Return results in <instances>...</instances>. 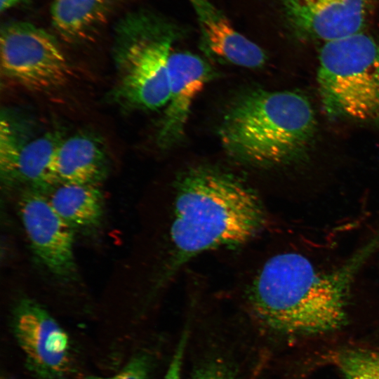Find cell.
Masks as SVG:
<instances>
[{
  "mask_svg": "<svg viewBox=\"0 0 379 379\" xmlns=\"http://www.w3.org/2000/svg\"><path fill=\"white\" fill-rule=\"evenodd\" d=\"M379 250V230L341 265L318 270L302 254L285 252L266 260L248 291L253 314L286 333H319L344 323L347 300L358 272Z\"/></svg>",
  "mask_w": 379,
  "mask_h": 379,
  "instance_id": "1",
  "label": "cell"
},
{
  "mask_svg": "<svg viewBox=\"0 0 379 379\" xmlns=\"http://www.w3.org/2000/svg\"><path fill=\"white\" fill-rule=\"evenodd\" d=\"M264 222L258 197L241 179L215 167L190 168L175 185L168 272L204 251L247 241Z\"/></svg>",
  "mask_w": 379,
  "mask_h": 379,
  "instance_id": "2",
  "label": "cell"
},
{
  "mask_svg": "<svg viewBox=\"0 0 379 379\" xmlns=\"http://www.w3.org/2000/svg\"><path fill=\"white\" fill-rule=\"evenodd\" d=\"M315 131L313 108L305 96L289 91L255 89L243 93L230 105L219 136L232 159L271 168L302 159Z\"/></svg>",
  "mask_w": 379,
  "mask_h": 379,
  "instance_id": "3",
  "label": "cell"
},
{
  "mask_svg": "<svg viewBox=\"0 0 379 379\" xmlns=\"http://www.w3.org/2000/svg\"><path fill=\"white\" fill-rule=\"evenodd\" d=\"M176 27L147 11H135L118 21L112 55L113 101L127 110H156L169 98L168 63Z\"/></svg>",
  "mask_w": 379,
  "mask_h": 379,
  "instance_id": "4",
  "label": "cell"
},
{
  "mask_svg": "<svg viewBox=\"0 0 379 379\" xmlns=\"http://www.w3.org/2000/svg\"><path fill=\"white\" fill-rule=\"evenodd\" d=\"M317 81L328 117L379 128V39L362 32L323 44Z\"/></svg>",
  "mask_w": 379,
  "mask_h": 379,
  "instance_id": "5",
  "label": "cell"
},
{
  "mask_svg": "<svg viewBox=\"0 0 379 379\" xmlns=\"http://www.w3.org/2000/svg\"><path fill=\"white\" fill-rule=\"evenodd\" d=\"M0 66L5 79L34 91L62 87L72 76L71 66L55 38L26 22L1 27Z\"/></svg>",
  "mask_w": 379,
  "mask_h": 379,
  "instance_id": "6",
  "label": "cell"
},
{
  "mask_svg": "<svg viewBox=\"0 0 379 379\" xmlns=\"http://www.w3.org/2000/svg\"><path fill=\"white\" fill-rule=\"evenodd\" d=\"M13 331L28 367L39 379H63L72 365L68 335L39 302L23 298L13 312Z\"/></svg>",
  "mask_w": 379,
  "mask_h": 379,
  "instance_id": "7",
  "label": "cell"
},
{
  "mask_svg": "<svg viewBox=\"0 0 379 379\" xmlns=\"http://www.w3.org/2000/svg\"><path fill=\"white\" fill-rule=\"evenodd\" d=\"M18 212L41 262L57 278L74 280L77 275L74 228L56 213L44 193L36 190L29 189L21 194Z\"/></svg>",
  "mask_w": 379,
  "mask_h": 379,
  "instance_id": "8",
  "label": "cell"
},
{
  "mask_svg": "<svg viewBox=\"0 0 379 379\" xmlns=\"http://www.w3.org/2000/svg\"><path fill=\"white\" fill-rule=\"evenodd\" d=\"M284 19L298 38L323 44L364 32L371 0H281Z\"/></svg>",
  "mask_w": 379,
  "mask_h": 379,
  "instance_id": "9",
  "label": "cell"
},
{
  "mask_svg": "<svg viewBox=\"0 0 379 379\" xmlns=\"http://www.w3.org/2000/svg\"><path fill=\"white\" fill-rule=\"evenodd\" d=\"M168 71L169 98L157 134V143L164 149L182 138L193 102L211 76L202 58L184 51H173Z\"/></svg>",
  "mask_w": 379,
  "mask_h": 379,
  "instance_id": "10",
  "label": "cell"
},
{
  "mask_svg": "<svg viewBox=\"0 0 379 379\" xmlns=\"http://www.w3.org/2000/svg\"><path fill=\"white\" fill-rule=\"evenodd\" d=\"M196 15L204 47L234 65L255 69L265 63V51L237 31L209 0H187Z\"/></svg>",
  "mask_w": 379,
  "mask_h": 379,
  "instance_id": "11",
  "label": "cell"
},
{
  "mask_svg": "<svg viewBox=\"0 0 379 379\" xmlns=\"http://www.w3.org/2000/svg\"><path fill=\"white\" fill-rule=\"evenodd\" d=\"M107 155L101 142L88 134L62 140L51 164L53 185L96 183L102 177Z\"/></svg>",
  "mask_w": 379,
  "mask_h": 379,
  "instance_id": "12",
  "label": "cell"
},
{
  "mask_svg": "<svg viewBox=\"0 0 379 379\" xmlns=\"http://www.w3.org/2000/svg\"><path fill=\"white\" fill-rule=\"evenodd\" d=\"M129 0H52L51 18L56 32L66 41L80 42L92 37Z\"/></svg>",
  "mask_w": 379,
  "mask_h": 379,
  "instance_id": "13",
  "label": "cell"
},
{
  "mask_svg": "<svg viewBox=\"0 0 379 379\" xmlns=\"http://www.w3.org/2000/svg\"><path fill=\"white\" fill-rule=\"evenodd\" d=\"M46 195L56 213L72 228L98 225L103 215V198L96 183H60Z\"/></svg>",
  "mask_w": 379,
  "mask_h": 379,
  "instance_id": "14",
  "label": "cell"
},
{
  "mask_svg": "<svg viewBox=\"0 0 379 379\" xmlns=\"http://www.w3.org/2000/svg\"><path fill=\"white\" fill-rule=\"evenodd\" d=\"M62 140L56 133H46L24 142L15 164L4 179L6 184H26L43 192L54 186L51 164Z\"/></svg>",
  "mask_w": 379,
  "mask_h": 379,
  "instance_id": "15",
  "label": "cell"
},
{
  "mask_svg": "<svg viewBox=\"0 0 379 379\" xmlns=\"http://www.w3.org/2000/svg\"><path fill=\"white\" fill-rule=\"evenodd\" d=\"M335 362L345 379H379V354L359 348L337 353Z\"/></svg>",
  "mask_w": 379,
  "mask_h": 379,
  "instance_id": "16",
  "label": "cell"
},
{
  "mask_svg": "<svg viewBox=\"0 0 379 379\" xmlns=\"http://www.w3.org/2000/svg\"><path fill=\"white\" fill-rule=\"evenodd\" d=\"M150 368V358L145 354H139L133 357L118 373L112 376L89 375L85 379H148Z\"/></svg>",
  "mask_w": 379,
  "mask_h": 379,
  "instance_id": "17",
  "label": "cell"
},
{
  "mask_svg": "<svg viewBox=\"0 0 379 379\" xmlns=\"http://www.w3.org/2000/svg\"><path fill=\"white\" fill-rule=\"evenodd\" d=\"M192 379H236L230 366L221 359L211 360L197 370Z\"/></svg>",
  "mask_w": 379,
  "mask_h": 379,
  "instance_id": "18",
  "label": "cell"
},
{
  "mask_svg": "<svg viewBox=\"0 0 379 379\" xmlns=\"http://www.w3.org/2000/svg\"><path fill=\"white\" fill-rule=\"evenodd\" d=\"M187 334L183 333L177 345L164 379H181V371Z\"/></svg>",
  "mask_w": 379,
  "mask_h": 379,
  "instance_id": "19",
  "label": "cell"
},
{
  "mask_svg": "<svg viewBox=\"0 0 379 379\" xmlns=\"http://www.w3.org/2000/svg\"><path fill=\"white\" fill-rule=\"evenodd\" d=\"M29 0H0L1 12H5L17 5L27 2Z\"/></svg>",
  "mask_w": 379,
  "mask_h": 379,
  "instance_id": "20",
  "label": "cell"
},
{
  "mask_svg": "<svg viewBox=\"0 0 379 379\" xmlns=\"http://www.w3.org/2000/svg\"><path fill=\"white\" fill-rule=\"evenodd\" d=\"M1 379H7V378H2Z\"/></svg>",
  "mask_w": 379,
  "mask_h": 379,
  "instance_id": "21",
  "label": "cell"
}]
</instances>
